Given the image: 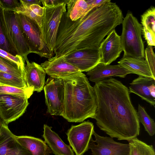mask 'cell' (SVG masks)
Listing matches in <instances>:
<instances>
[{
  "mask_svg": "<svg viewBox=\"0 0 155 155\" xmlns=\"http://www.w3.org/2000/svg\"><path fill=\"white\" fill-rule=\"evenodd\" d=\"M93 87L97 101L94 119L100 130L119 140L139 136L140 122L127 87L113 78L96 83Z\"/></svg>",
  "mask_w": 155,
  "mask_h": 155,
  "instance_id": "1",
  "label": "cell"
},
{
  "mask_svg": "<svg viewBox=\"0 0 155 155\" xmlns=\"http://www.w3.org/2000/svg\"><path fill=\"white\" fill-rule=\"evenodd\" d=\"M64 94L63 112L61 115L68 121L81 122L94 118L97 107L94 87L82 72L62 78Z\"/></svg>",
  "mask_w": 155,
  "mask_h": 155,
  "instance_id": "2",
  "label": "cell"
},
{
  "mask_svg": "<svg viewBox=\"0 0 155 155\" xmlns=\"http://www.w3.org/2000/svg\"><path fill=\"white\" fill-rule=\"evenodd\" d=\"M122 24V30L120 38L124 52L123 57L144 59L141 24L130 12L124 18Z\"/></svg>",
  "mask_w": 155,
  "mask_h": 155,
  "instance_id": "3",
  "label": "cell"
},
{
  "mask_svg": "<svg viewBox=\"0 0 155 155\" xmlns=\"http://www.w3.org/2000/svg\"><path fill=\"white\" fill-rule=\"evenodd\" d=\"M17 16L23 37L30 53L48 59L52 57L45 44L41 29L36 21L22 14L17 13Z\"/></svg>",
  "mask_w": 155,
  "mask_h": 155,
  "instance_id": "4",
  "label": "cell"
},
{
  "mask_svg": "<svg viewBox=\"0 0 155 155\" xmlns=\"http://www.w3.org/2000/svg\"><path fill=\"white\" fill-rule=\"evenodd\" d=\"M66 4L52 6L43 7L42 33L45 44L51 54L55 49L59 26L63 14L66 12Z\"/></svg>",
  "mask_w": 155,
  "mask_h": 155,
  "instance_id": "5",
  "label": "cell"
},
{
  "mask_svg": "<svg viewBox=\"0 0 155 155\" xmlns=\"http://www.w3.org/2000/svg\"><path fill=\"white\" fill-rule=\"evenodd\" d=\"M4 12L8 41L13 50L26 62L31 53L23 37L17 13L11 10L4 9Z\"/></svg>",
  "mask_w": 155,
  "mask_h": 155,
  "instance_id": "6",
  "label": "cell"
},
{
  "mask_svg": "<svg viewBox=\"0 0 155 155\" xmlns=\"http://www.w3.org/2000/svg\"><path fill=\"white\" fill-rule=\"evenodd\" d=\"M43 89L48 112L52 115L61 116L63 111L64 94L63 78L50 76Z\"/></svg>",
  "mask_w": 155,
  "mask_h": 155,
  "instance_id": "7",
  "label": "cell"
},
{
  "mask_svg": "<svg viewBox=\"0 0 155 155\" xmlns=\"http://www.w3.org/2000/svg\"><path fill=\"white\" fill-rule=\"evenodd\" d=\"M28 98L18 95L0 94V117L6 124L15 121L25 113Z\"/></svg>",
  "mask_w": 155,
  "mask_h": 155,
  "instance_id": "8",
  "label": "cell"
},
{
  "mask_svg": "<svg viewBox=\"0 0 155 155\" xmlns=\"http://www.w3.org/2000/svg\"><path fill=\"white\" fill-rule=\"evenodd\" d=\"M94 131L93 124L88 121L72 125L68 130L66 133L67 140L76 155H83L88 150Z\"/></svg>",
  "mask_w": 155,
  "mask_h": 155,
  "instance_id": "9",
  "label": "cell"
},
{
  "mask_svg": "<svg viewBox=\"0 0 155 155\" xmlns=\"http://www.w3.org/2000/svg\"><path fill=\"white\" fill-rule=\"evenodd\" d=\"M95 140L91 139L88 149L93 155H130L129 143L117 142L110 137L101 136L94 131Z\"/></svg>",
  "mask_w": 155,
  "mask_h": 155,
  "instance_id": "10",
  "label": "cell"
},
{
  "mask_svg": "<svg viewBox=\"0 0 155 155\" xmlns=\"http://www.w3.org/2000/svg\"><path fill=\"white\" fill-rule=\"evenodd\" d=\"M65 61L81 72H88L100 63L98 48H86L77 50L64 56Z\"/></svg>",
  "mask_w": 155,
  "mask_h": 155,
  "instance_id": "11",
  "label": "cell"
},
{
  "mask_svg": "<svg viewBox=\"0 0 155 155\" xmlns=\"http://www.w3.org/2000/svg\"><path fill=\"white\" fill-rule=\"evenodd\" d=\"M99 49L101 57L100 63L105 65L110 64L120 56L123 51L120 38L115 29L103 40Z\"/></svg>",
  "mask_w": 155,
  "mask_h": 155,
  "instance_id": "12",
  "label": "cell"
},
{
  "mask_svg": "<svg viewBox=\"0 0 155 155\" xmlns=\"http://www.w3.org/2000/svg\"><path fill=\"white\" fill-rule=\"evenodd\" d=\"M16 136L3 123L0 129V155H32L17 142Z\"/></svg>",
  "mask_w": 155,
  "mask_h": 155,
  "instance_id": "13",
  "label": "cell"
},
{
  "mask_svg": "<svg viewBox=\"0 0 155 155\" xmlns=\"http://www.w3.org/2000/svg\"><path fill=\"white\" fill-rule=\"evenodd\" d=\"M40 65L46 74L50 76L63 78L81 72L78 68L66 62L64 56L51 57Z\"/></svg>",
  "mask_w": 155,
  "mask_h": 155,
  "instance_id": "14",
  "label": "cell"
},
{
  "mask_svg": "<svg viewBox=\"0 0 155 155\" xmlns=\"http://www.w3.org/2000/svg\"><path fill=\"white\" fill-rule=\"evenodd\" d=\"M129 91L140 97L155 107V79L142 76L130 84Z\"/></svg>",
  "mask_w": 155,
  "mask_h": 155,
  "instance_id": "15",
  "label": "cell"
},
{
  "mask_svg": "<svg viewBox=\"0 0 155 155\" xmlns=\"http://www.w3.org/2000/svg\"><path fill=\"white\" fill-rule=\"evenodd\" d=\"M130 74H134L131 71L118 64L105 65L100 63L92 70L87 72L89 80L95 83L113 77L125 78Z\"/></svg>",
  "mask_w": 155,
  "mask_h": 155,
  "instance_id": "16",
  "label": "cell"
},
{
  "mask_svg": "<svg viewBox=\"0 0 155 155\" xmlns=\"http://www.w3.org/2000/svg\"><path fill=\"white\" fill-rule=\"evenodd\" d=\"M24 78L27 87L39 92L44 88L46 73L40 65L34 62L26 61Z\"/></svg>",
  "mask_w": 155,
  "mask_h": 155,
  "instance_id": "17",
  "label": "cell"
},
{
  "mask_svg": "<svg viewBox=\"0 0 155 155\" xmlns=\"http://www.w3.org/2000/svg\"><path fill=\"white\" fill-rule=\"evenodd\" d=\"M51 128L46 124H44L42 137L52 153L55 155H74V151L70 146L66 144Z\"/></svg>",
  "mask_w": 155,
  "mask_h": 155,
  "instance_id": "18",
  "label": "cell"
},
{
  "mask_svg": "<svg viewBox=\"0 0 155 155\" xmlns=\"http://www.w3.org/2000/svg\"><path fill=\"white\" fill-rule=\"evenodd\" d=\"M17 142L32 155H49L52 152L45 141L33 137L26 135L16 136Z\"/></svg>",
  "mask_w": 155,
  "mask_h": 155,
  "instance_id": "19",
  "label": "cell"
},
{
  "mask_svg": "<svg viewBox=\"0 0 155 155\" xmlns=\"http://www.w3.org/2000/svg\"><path fill=\"white\" fill-rule=\"evenodd\" d=\"M142 33L148 46H155V8L151 6L141 16Z\"/></svg>",
  "mask_w": 155,
  "mask_h": 155,
  "instance_id": "20",
  "label": "cell"
},
{
  "mask_svg": "<svg viewBox=\"0 0 155 155\" xmlns=\"http://www.w3.org/2000/svg\"><path fill=\"white\" fill-rule=\"evenodd\" d=\"M117 63L134 74L155 79L145 59L123 57Z\"/></svg>",
  "mask_w": 155,
  "mask_h": 155,
  "instance_id": "21",
  "label": "cell"
},
{
  "mask_svg": "<svg viewBox=\"0 0 155 155\" xmlns=\"http://www.w3.org/2000/svg\"><path fill=\"white\" fill-rule=\"evenodd\" d=\"M66 5L67 15L72 21H76L87 14L88 6L85 0H68Z\"/></svg>",
  "mask_w": 155,
  "mask_h": 155,
  "instance_id": "22",
  "label": "cell"
},
{
  "mask_svg": "<svg viewBox=\"0 0 155 155\" xmlns=\"http://www.w3.org/2000/svg\"><path fill=\"white\" fill-rule=\"evenodd\" d=\"M130 147V155H155L152 145H149L137 137L127 141Z\"/></svg>",
  "mask_w": 155,
  "mask_h": 155,
  "instance_id": "23",
  "label": "cell"
},
{
  "mask_svg": "<svg viewBox=\"0 0 155 155\" xmlns=\"http://www.w3.org/2000/svg\"><path fill=\"white\" fill-rule=\"evenodd\" d=\"M4 11L0 4V48L15 56L18 54L13 50L7 38Z\"/></svg>",
  "mask_w": 155,
  "mask_h": 155,
  "instance_id": "24",
  "label": "cell"
},
{
  "mask_svg": "<svg viewBox=\"0 0 155 155\" xmlns=\"http://www.w3.org/2000/svg\"><path fill=\"white\" fill-rule=\"evenodd\" d=\"M0 85L9 86L21 88L28 87L23 77L0 71Z\"/></svg>",
  "mask_w": 155,
  "mask_h": 155,
  "instance_id": "25",
  "label": "cell"
},
{
  "mask_svg": "<svg viewBox=\"0 0 155 155\" xmlns=\"http://www.w3.org/2000/svg\"><path fill=\"white\" fill-rule=\"evenodd\" d=\"M139 121L143 125L145 130L149 135L152 136L155 134V123L154 120L147 114L144 108L139 104L137 112Z\"/></svg>",
  "mask_w": 155,
  "mask_h": 155,
  "instance_id": "26",
  "label": "cell"
},
{
  "mask_svg": "<svg viewBox=\"0 0 155 155\" xmlns=\"http://www.w3.org/2000/svg\"><path fill=\"white\" fill-rule=\"evenodd\" d=\"M0 71L24 77V72L15 64L0 56Z\"/></svg>",
  "mask_w": 155,
  "mask_h": 155,
  "instance_id": "27",
  "label": "cell"
},
{
  "mask_svg": "<svg viewBox=\"0 0 155 155\" xmlns=\"http://www.w3.org/2000/svg\"><path fill=\"white\" fill-rule=\"evenodd\" d=\"M34 92L32 89L29 88H21L9 86L0 85V94L25 97L29 99Z\"/></svg>",
  "mask_w": 155,
  "mask_h": 155,
  "instance_id": "28",
  "label": "cell"
},
{
  "mask_svg": "<svg viewBox=\"0 0 155 155\" xmlns=\"http://www.w3.org/2000/svg\"><path fill=\"white\" fill-rule=\"evenodd\" d=\"M19 2L20 6L16 8L14 11L18 14L25 15L34 20L40 27L42 32V17L37 15L31 11L30 8L29 4L22 0H20Z\"/></svg>",
  "mask_w": 155,
  "mask_h": 155,
  "instance_id": "29",
  "label": "cell"
},
{
  "mask_svg": "<svg viewBox=\"0 0 155 155\" xmlns=\"http://www.w3.org/2000/svg\"><path fill=\"white\" fill-rule=\"evenodd\" d=\"M0 56L15 64L24 72L25 61L21 56L13 55L0 48Z\"/></svg>",
  "mask_w": 155,
  "mask_h": 155,
  "instance_id": "30",
  "label": "cell"
},
{
  "mask_svg": "<svg viewBox=\"0 0 155 155\" xmlns=\"http://www.w3.org/2000/svg\"><path fill=\"white\" fill-rule=\"evenodd\" d=\"M144 59L146 61L150 71L155 77V56L152 46H147L144 51Z\"/></svg>",
  "mask_w": 155,
  "mask_h": 155,
  "instance_id": "31",
  "label": "cell"
},
{
  "mask_svg": "<svg viewBox=\"0 0 155 155\" xmlns=\"http://www.w3.org/2000/svg\"><path fill=\"white\" fill-rule=\"evenodd\" d=\"M0 4L5 10L14 11L20 3L17 0H0Z\"/></svg>",
  "mask_w": 155,
  "mask_h": 155,
  "instance_id": "32",
  "label": "cell"
},
{
  "mask_svg": "<svg viewBox=\"0 0 155 155\" xmlns=\"http://www.w3.org/2000/svg\"><path fill=\"white\" fill-rule=\"evenodd\" d=\"M88 6L87 14L93 9L101 6L110 0H85Z\"/></svg>",
  "mask_w": 155,
  "mask_h": 155,
  "instance_id": "33",
  "label": "cell"
},
{
  "mask_svg": "<svg viewBox=\"0 0 155 155\" xmlns=\"http://www.w3.org/2000/svg\"><path fill=\"white\" fill-rule=\"evenodd\" d=\"M68 0H41L43 7L58 5L63 3L66 4Z\"/></svg>",
  "mask_w": 155,
  "mask_h": 155,
  "instance_id": "34",
  "label": "cell"
},
{
  "mask_svg": "<svg viewBox=\"0 0 155 155\" xmlns=\"http://www.w3.org/2000/svg\"><path fill=\"white\" fill-rule=\"evenodd\" d=\"M30 8L37 15L42 17L44 13V8L38 5L29 4Z\"/></svg>",
  "mask_w": 155,
  "mask_h": 155,
  "instance_id": "35",
  "label": "cell"
},
{
  "mask_svg": "<svg viewBox=\"0 0 155 155\" xmlns=\"http://www.w3.org/2000/svg\"><path fill=\"white\" fill-rule=\"evenodd\" d=\"M22 1L30 5H38L41 6V0H22Z\"/></svg>",
  "mask_w": 155,
  "mask_h": 155,
  "instance_id": "36",
  "label": "cell"
},
{
  "mask_svg": "<svg viewBox=\"0 0 155 155\" xmlns=\"http://www.w3.org/2000/svg\"><path fill=\"white\" fill-rule=\"evenodd\" d=\"M3 123H4L3 122V121L2 120V119H1V118L0 117V129L2 124Z\"/></svg>",
  "mask_w": 155,
  "mask_h": 155,
  "instance_id": "37",
  "label": "cell"
}]
</instances>
